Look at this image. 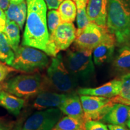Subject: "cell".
I'll list each match as a JSON object with an SVG mask.
<instances>
[{"mask_svg": "<svg viewBox=\"0 0 130 130\" xmlns=\"http://www.w3.org/2000/svg\"><path fill=\"white\" fill-rule=\"evenodd\" d=\"M49 64L48 55L38 49L28 46H19L14 52L11 67L25 72H38Z\"/></svg>", "mask_w": 130, "mask_h": 130, "instance_id": "obj_6", "label": "cell"}, {"mask_svg": "<svg viewBox=\"0 0 130 130\" xmlns=\"http://www.w3.org/2000/svg\"><path fill=\"white\" fill-rule=\"evenodd\" d=\"M84 121H101L115 103L116 96L105 98L91 95H81Z\"/></svg>", "mask_w": 130, "mask_h": 130, "instance_id": "obj_8", "label": "cell"}, {"mask_svg": "<svg viewBox=\"0 0 130 130\" xmlns=\"http://www.w3.org/2000/svg\"><path fill=\"white\" fill-rule=\"evenodd\" d=\"M9 0H0V9L6 10L9 6Z\"/></svg>", "mask_w": 130, "mask_h": 130, "instance_id": "obj_32", "label": "cell"}, {"mask_svg": "<svg viewBox=\"0 0 130 130\" xmlns=\"http://www.w3.org/2000/svg\"><path fill=\"white\" fill-rule=\"evenodd\" d=\"M110 33L107 26L90 22L84 30L76 35L74 45L78 48L93 51Z\"/></svg>", "mask_w": 130, "mask_h": 130, "instance_id": "obj_9", "label": "cell"}, {"mask_svg": "<svg viewBox=\"0 0 130 130\" xmlns=\"http://www.w3.org/2000/svg\"><path fill=\"white\" fill-rule=\"evenodd\" d=\"M3 90V85L2 84H0V90Z\"/></svg>", "mask_w": 130, "mask_h": 130, "instance_id": "obj_39", "label": "cell"}, {"mask_svg": "<svg viewBox=\"0 0 130 130\" xmlns=\"http://www.w3.org/2000/svg\"><path fill=\"white\" fill-rule=\"evenodd\" d=\"M84 122L83 120L66 116L61 118L51 130L84 129Z\"/></svg>", "mask_w": 130, "mask_h": 130, "instance_id": "obj_22", "label": "cell"}, {"mask_svg": "<svg viewBox=\"0 0 130 130\" xmlns=\"http://www.w3.org/2000/svg\"><path fill=\"white\" fill-rule=\"evenodd\" d=\"M84 130H109L107 125L98 121H86L84 122Z\"/></svg>", "mask_w": 130, "mask_h": 130, "instance_id": "obj_27", "label": "cell"}, {"mask_svg": "<svg viewBox=\"0 0 130 130\" xmlns=\"http://www.w3.org/2000/svg\"><path fill=\"white\" fill-rule=\"evenodd\" d=\"M4 33L14 53L19 48L20 43V28L14 21L7 22Z\"/></svg>", "mask_w": 130, "mask_h": 130, "instance_id": "obj_21", "label": "cell"}, {"mask_svg": "<svg viewBox=\"0 0 130 130\" xmlns=\"http://www.w3.org/2000/svg\"><path fill=\"white\" fill-rule=\"evenodd\" d=\"M106 26L119 46H130V0H108Z\"/></svg>", "mask_w": 130, "mask_h": 130, "instance_id": "obj_2", "label": "cell"}, {"mask_svg": "<svg viewBox=\"0 0 130 130\" xmlns=\"http://www.w3.org/2000/svg\"><path fill=\"white\" fill-rule=\"evenodd\" d=\"M6 16L4 10L0 9V32H4L6 27Z\"/></svg>", "mask_w": 130, "mask_h": 130, "instance_id": "obj_30", "label": "cell"}, {"mask_svg": "<svg viewBox=\"0 0 130 130\" xmlns=\"http://www.w3.org/2000/svg\"><path fill=\"white\" fill-rule=\"evenodd\" d=\"M12 130H22V128H21V126L18 125V126H16L15 128H14Z\"/></svg>", "mask_w": 130, "mask_h": 130, "instance_id": "obj_36", "label": "cell"}, {"mask_svg": "<svg viewBox=\"0 0 130 130\" xmlns=\"http://www.w3.org/2000/svg\"><path fill=\"white\" fill-rule=\"evenodd\" d=\"M10 3H13V4H20L21 3L23 2L24 0H9Z\"/></svg>", "mask_w": 130, "mask_h": 130, "instance_id": "obj_35", "label": "cell"}, {"mask_svg": "<svg viewBox=\"0 0 130 130\" xmlns=\"http://www.w3.org/2000/svg\"><path fill=\"white\" fill-rule=\"evenodd\" d=\"M129 130H130V129H129Z\"/></svg>", "mask_w": 130, "mask_h": 130, "instance_id": "obj_42", "label": "cell"}, {"mask_svg": "<svg viewBox=\"0 0 130 130\" xmlns=\"http://www.w3.org/2000/svg\"><path fill=\"white\" fill-rule=\"evenodd\" d=\"M45 77L46 91L59 93L72 94L78 84L66 68L61 54L53 58Z\"/></svg>", "mask_w": 130, "mask_h": 130, "instance_id": "obj_3", "label": "cell"}, {"mask_svg": "<svg viewBox=\"0 0 130 130\" xmlns=\"http://www.w3.org/2000/svg\"><path fill=\"white\" fill-rule=\"evenodd\" d=\"M108 0H89L86 9L90 22L106 26Z\"/></svg>", "mask_w": 130, "mask_h": 130, "instance_id": "obj_14", "label": "cell"}, {"mask_svg": "<svg viewBox=\"0 0 130 130\" xmlns=\"http://www.w3.org/2000/svg\"><path fill=\"white\" fill-rule=\"evenodd\" d=\"M80 130H84V129H80Z\"/></svg>", "mask_w": 130, "mask_h": 130, "instance_id": "obj_41", "label": "cell"}, {"mask_svg": "<svg viewBox=\"0 0 130 130\" xmlns=\"http://www.w3.org/2000/svg\"><path fill=\"white\" fill-rule=\"evenodd\" d=\"M25 100L16 96L4 90H0V106L4 107L9 113L18 116L23 108Z\"/></svg>", "mask_w": 130, "mask_h": 130, "instance_id": "obj_18", "label": "cell"}, {"mask_svg": "<svg viewBox=\"0 0 130 130\" xmlns=\"http://www.w3.org/2000/svg\"><path fill=\"white\" fill-rule=\"evenodd\" d=\"M61 22H73L77 15V6L72 0H64L58 8Z\"/></svg>", "mask_w": 130, "mask_h": 130, "instance_id": "obj_20", "label": "cell"}, {"mask_svg": "<svg viewBox=\"0 0 130 130\" xmlns=\"http://www.w3.org/2000/svg\"><path fill=\"white\" fill-rule=\"evenodd\" d=\"M129 105H130V102H129Z\"/></svg>", "mask_w": 130, "mask_h": 130, "instance_id": "obj_40", "label": "cell"}, {"mask_svg": "<svg viewBox=\"0 0 130 130\" xmlns=\"http://www.w3.org/2000/svg\"><path fill=\"white\" fill-rule=\"evenodd\" d=\"M6 21H14L19 26L21 30L23 29L27 14V7L26 1L20 4L10 3L6 10H5Z\"/></svg>", "mask_w": 130, "mask_h": 130, "instance_id": "obj_17", "label": "cell"}, {"mask_svg": "<svg viewBox=\"0 0 130 130\" xmlns=\"http://www.w3.org/2000/svg\"><path fill=\"white\" fill-rule=\"evenodd\" d=\"M59 108L37 111L27 119L22 130H51L62 117Z\"/></svg>", "mask_w": 130, "mask_h": 130, "instance_id": "obj_10", "label": "cell"}, {"mask_svg": "<svg viewBox=\"0 0 130 130\" xmlns=\"http://www.w3.org/2000/svg\"><path fill=\"white\" fill-rule=\"evenodd\" d=\"M63 59L67 69L78 83L88 81L95 74L92 50L80 49L74 45L66 52Z\"/></svg>", "mask_w": 130, "mask_h": 130, "instance_id": "obj_4", "label": "cell"}, {"mask_svg": "<svg viewBox=\"0 0 130 130\" xmlns=\"http://www.w3.org/2000/svg\"><path fill=\"white\" fill-rule=\"evenodd\" d=\"M66 116L84 121V111L80 98L75 94H69L58 107Z\"/></svg>", "mask_w": 130, "mask_h": 130, "instance_id": "obj_15", "label": "cell"}, {"mask_svg": "<svg viewBox=\"0 0 130 130\" xmlns=\"http://www.w3.org/2000/svg\"><path fill=\"white\" fill-rule=\"evenodd\" d=\"M11 126L10 125H7L4 123L0 122V130H10Z\"/></svg>", "mask_w": 130, "mask_h": 130, "instance_id": "obj_33", "label": "cell"}, {"mask_svg": "<svg viewBox=\"0 0 130 130\" xmlns=\"http://www.w3.org/2000/svg\"><path fill=\"white\" fill-rule=\"evenodd\" d=\"M77 29L72 22H61L50 36L46 54L56 57L60 51L69 48L76 38Z\"/></svg>", "mask_w": 130, "mask_h": 130, "instance_id": "obj_7", "label": "cell"}, {"mask_svg": "<svg viewBox=\"0 0 130 130\" xmlns=\"http://www.w3.org/2000/svg\"><path fill=\"white\" fill-rule=\"evenodd\" d=\"M46 21L49 35L50 36L53 33L57 27L61 22L58 10H50L46 14Z\"/></svg>", "mask_w": 130, "mask_h": 130, "instance_id": "obj_25", "label": "cell"}, {"mask_svg": "<svg viewBox=\"0 0 130 130\" xmlns=\"http://www.w3.org/2000/svg\"><path fill=\"white\" fill-rule=\"evenodd\" d=\"M14 57V53L11 48L4 32H0V62L11 66Z\"/></svg>", "mask_w": 130, "mask_h": 130, "instance_id": "obj_23", "label": "cell"}, {"mask_svg": "<svg viewBox=\"0 0 130 130\" xmlns=\"http://www.w3.org/2000/svg\"><path fill=\"white\" fill-rule=\"evenodd\" d=\"M27 14L22 45L46 53L50 40L44 0H26Z\"/></svg>", "mask_w": 130, "mask_h": 130, "instance_id": "obj_1", "label": "cell"}, {"mask_svg": "<svg viewBox=\"0 0 130 130\" xmlns=\"http://www.w3.org/2000/svg\"><path fill=\"white\" fill-rule=\"evenodd\" d=\"M49 10H57L59 6L64 0H44Z\"/></svg>", "mask_w": 130, "mask_h": 130, "instance_id": "obj_29", "label": "cell"}, {"mask_svg": "<svg viewBox=\"0 0 130 130\" xmlns=\"http://www.w3.org/2000/svg\"><path fill=\"white\" fill-rule=\"evenodd\" d=\"M3 90L19 98H28L46 91L44 75L39 73L21 74L2 83Z\"/></svg>", "mask_w": 130, "mask_h": 130, "instance_id": "obj_5", "label": "cell"}, {"mask_svg": "<svg viewBox=\"0 0 130 130\" xmlns=\"http://www.w3.org/2000/svg\"><path fill=\"white\" fill-rule=\"evenodd\" d=\"M116 42L113 35L110 33L103 41L97 45L92 51L94 63L101 66L109 62L113 57Z\"/></svg>", "mask_w": 130, "mask_h": 130, "instance_id": "obj_11", "label": "cell"}, {"mask_svg": "<svg viewBox=\"0 0 130 130\" xmlns=\"http://www.w3.org/2000/svg\"><path fill=\"white\" fill-rule=\"evenodd\" d=\"M74 1L75 3H83L86 5H87L89 0H72Z\"/></svg>", "mask_w": 130, "mask_h": 130, "instance_id": "obj_34", "label": "cell"}, {"mask_svg": "<svg viewBox=\"0 0 130 130\" xmlns=\"http://www.w3.org/2000/svg\"><path fill=\"white\" fill-rule=\"evenodd\" d=\"M129 105L122 103H115L101 121L108 124L126 125L128 120Z\"/></svg>", "mask_w": 130, "mask_h": 130, "instance_id": "obj_16", "label": "cell"}, {"mask_svg": "<svg viewBox=\"0 0 130 130\" xmlns=\"http://www.w3.org/2000/svg\"><path fill=\"white\" fill-rule=\"evenodd\" d=\"M107 126L109 130H129V129L126 127V125L108 124Z\"/></svg>", "mask_w": 130, "mask_h": 130, "instance_id": "obj_31", "label": "cell"}, {"mask_svg": "<svg viewBox=\"0 0 130 130\" xmlns=\"http://www.w3.org/2000/svg\"><path fill=\"white\" fill-rule=\"evenodd\" d=\"M15 71V69L12 67H10L2 62H0V83L6 78L10 72Z\"/></svg>", "mask_w": 130, "mask_h": 130, "instance_id": "obj_28", "label": "cell"}, {"mask_svg": "<svg viewBox=\"0 0 130 130\" xmlns=\"http://www.w3.org/2000/svg\"><path fill=\"white\" fill-rule=\"evenodd\" d=\"M77 6V15H76V22H77V33H79L88 25L90 23L89 17L86 11L87 5L83 3H75Z\"/></svg>", "mask_w": 130, "mask_h": 130, "instance_id": "obj_24", "label": "cell"}, {"mask_svg": "<svg viewBox=\"0 0 130 130\" xmlns=\"http://www.w3.org/2000/svg\"><path fill=\"white\" fill-rule=\"evenodd\" d=\"M128 119H130V105L129 106V109H128Z\"/></svg>", "mask_w": 130, "mask_h": 130, "instance_id": "obj_38", "label": "cell"}, {"mask_svg": "<svg viewBox=\"0 0 130 130\" xmlns=\"http://www.w3.org/2000/svg\"><path fill=\"white\" fill-rule=\"evenodd\" d=\"M113 67L116 72L120 74L130 73V46L121 47L114 58Z\"/></svg>", "mask_w": 130, "mask_h": 130, "instance_id": "obj_19", "label": "cell"}, {"mask_svg": "<svg viewBox=\"0 0 130 130\" xmlns=\"http://www.w3.org/2000/svg\"><path fill=\"white\" fill-rule=\"evenodd\" d=\"M126 125L128 126V128H129L130 129V119H128V121L126 122Z\"/></svg>", "mask_w": 130, "mask_h": 130, "instance_id": "obj_37", "label": "cell"}, {"mask_svg": "<svg viewBox=\"0 0 130 130\" xmlns=\"http://www.w3.org/2000/svg\"><path fill=\"white\" fill-rule=\"evenodd\" d=\"M69 95L51 91H43L37 94L32 104V107L38 110L58 108Z\"/></svg>", "mask_w": 130, "mask_h": 130, "instance_id": "obj_12", "label": "cell"}, {"mask_svg": "<svg viewBox=\"0 0 130 130\" xmlns=\"http://www.w3.org/2000/svg\"><path fill=\"white\" fill-rule=\"evenodd\" d=\"M121 90L118 96L130 101V73L123 74L121 78Z\"/></svg>", "mask_w": 130, "mask_h": 130, "instance_id": "obj_26", "label": "cell"}, {"mask_svg": "<svg viewBox=\"0 0 130 130\" xmlns=\"http://www.w3.org/2000/svg\"><path fill=\"white\" fill-rule=\"evenodd\" d=\"M121 79H115L95 88H81L78 90L80 95H91L105 98H113L119 95Z\"/></svg>", "mask_w": 130, "mask_h": 130, "instance_id": "obj_13", "label": "cell"}]
</instances>
